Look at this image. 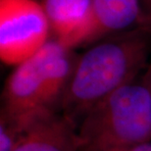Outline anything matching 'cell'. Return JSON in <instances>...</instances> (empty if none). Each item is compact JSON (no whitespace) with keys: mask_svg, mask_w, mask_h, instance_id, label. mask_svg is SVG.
Listing matches in <instances>:
<instances>
[{"mask_svg":"<svg viewBox=\"0 0 151 151\" xmlns=\"http://www.w3.org/2000/svg\"><path fill=\"white\" fill-rule=\"evenodd\" d=\"M151 53V29L139 28L91 44L76 59L58 110L76 126L89 109L135 81Z\"/></svg>","mask_w":151,"mask_h":151,"instance_id":"6da1fadb","label":"cell"},{"mask_svg":"<svg viewBox=\"0 0 151 151\" xmlns=\"http://www.w3.org/2000/svg\"><path fill=\"white\" fill-rule=\"evenodd\" d=\"M76 59L73 50L50 40L17 66L3 87L0 119L22 134L40 117L59 111Z\"/></svg>","mask_w":151,"mask_h":151,"instance_id":"7a4b0ae2","label":"cell"},{"mask_svg":"<svg viewBox=\"0 0 151 151\" xmlns=\"http://www.w3.org/2000/svg\"><path fill=\"white\" fill-rule=\"evenodd\" d=\"M80 151H111L151 142V95L134 81L98 102L77 126Z\"/></svg>","mask_w":151,"mask_h":151,"instance_id":"3957f363","label":"cell"},{"mask_svg":"<svg viewBox=\"0 0 151 151\" xmlns=\"http://www.w3.org/2000/svg\"><path fill=\"white\" fill-rule=\"evenodd\" d=\"M49 21L40 1L0 0V59L19 66L49 40Z\"/></svg>","mask_w":151,"mask_h":151,"instance_id":"277c9868","label":"cell"},{"mask_svg":"<svg viewBox=\"0 0 151 151\" xmlns=\"http://www.w3.org/2000/svg\"><path fill=\"white\" fill-rule=\"evenodd\" d=\"M57 42L68 49L89 45L93 32L92 0H41Z\"/></svg>","mask_w":151,"mask_h":151,"instance_id":"5b68a950","label":"cell"},{"mask_svg":"<svg viewBox=\"0 0 151 151\" xmlns=\"http://www.w3.org/2000/svg\"><path fill=\"white\" fill-rule=\"evenodd\" d=\"M13 151H80L77 126L60 111L48 113L21 134Z\"/></svg>","mask_w":151,"mask_h":151,"instance_id":"8992f818","label":"cell"},{"mask_svg":"<svg viewBox=\"0 0 151 151\" xmlns=\"http://www.w3.org/2000/svg\"><path fill=\"white\" fill-rule=\"evenodd\" d=\"M93 44L110 35L144 28L138 0H92Z\"/></svg>","mask_w":151,"mask_h":151,"instance_id":"52a82bcc","label":"cell"},{"mask_svg":"<svg viewBox=\"0 0 151 151\" xmlns=\"http://www.w3.org/2000/svg\"><path fill=\"white\" fill-rule=\"evenodd\" d=\"M21 134L4 120H0V151H13Z\"/></svg>","mask_w":151,"mask_h":151,"instance_id":"ba28073f","label":"cell"},{"mask_svg":"<svg viewBox=\"0 0 151 151\" xmlns=\"http://www.w3.org/2000/svg\"><path fill=\"white\" fill-rule=\"evenodd\" d=\"M142 12L144 28L151 29V0H138Z\"/></svg>","mask_w":151,"mask_h":151,"instance_id":"9c48e42d","label":"cell"},{"mask_svg":"<svg viewBox=\"0 0 151 151\" xmlns=\"http://www.w3.org/2000/svg\"><path fill=\"white\" fill-rule=\"evenodd\" d=\"M111 151H151V142H146L129 147H124V148H119Z\"/></svg>","mask_w":151,"mask_h":151,"instance_id":"30bf717a","label":"cell"},{"mask_svg":"<svg viewBox=\"0 0 151 151\" xmlns=\"http://www.w3.org/2000/svg\"><path fill=\"white\" fill-rule=\"evenodd\" d=\"M142 81L145 83V86H147V88H148L150 95H151V68L148 70V72H147V74L145 77H144V80Z\"/></svg>","mask_w":151,"mask_h":151,"instance_id":"8fae6325","label":"cell"}]
</instances>
